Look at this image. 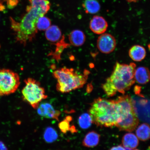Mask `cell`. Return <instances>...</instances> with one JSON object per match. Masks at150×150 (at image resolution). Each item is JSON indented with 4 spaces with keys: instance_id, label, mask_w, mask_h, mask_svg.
Returning <instances> with one entry per match:
<instances>
[{
    "instance_id": "cell-1",
    "label": "cell",
    "mask_w": 150,
    "mask_h": 150,
    "mask_svg": "<svg viewBox=\"0 0 150 150\" xmlns=\"http://www.w3.org/2000/svg\"><path fill=\"white\" fill-rule=\"evenodd\" d=\"M89 114L93 123L97 127H111L120 121V117L115 100L101 97L91 103Z\"/></svg>"
},
{
    "instance_id": "cell-2",
    "label": "cell",
    "mask_w": 150,
    "mask_h": 150,
    "mask_svg": "<svg viewBox=\"0 0 150 150\" xmlns=\"http://www.w3.org/2000/svg\"><path fill=\"white\" fill-rule=\"evenodd\" d=\"M27 12L20 22L11 19V27L14 32L15 39L24 46L35 38L38 31V20L40 17L44 16L40 11L31 5L27 6Z\"/></svg>"
},
{
    "instance_id": "cell-3",
    "label": "cell",
    "mask_w": 150,
    "mask_h": 150,
    "mask_svg": "<svg viewBox=\"0 0 150 150\" xmlns=\"http://www.w3.org/2000/svg\"><path fill=\"white\" fill-rule=\"evenodd\" d=\"M79 74L72 68L66 67L58 69L53 72V76L57 80L56 89L62 93H67L81 88L86 83L89 71H85Z\"/></svg>"
},
{
    "instance_id": "cell-4",
    "label": "cell",
    "mask_w": 150,
    "mask_h": 150,
    "mask_svg": "<svg viewBox=\"0 0 150 150\" xmlns=\"http://www.w3.org/2000/svg\"><path fill=\"white\" fill-rule=\"evenodd\" d=\"M136 65L134 63L129 64L117 62L110 79L117 92L124 95L130 89L136 81L134 72Z\"/></svg>"
},
{
    "instance_id": "cell-5",
    "label": "cell",
    "mask_w": 150,
    "mask_h": 150,
    "mask_svg": "<svg viewBox=\"0 0 150 150\" xmlns=\"http://www.w3.org/2000/svg\"><path fill=\"white\" fill-rule=\"evenodd\" d=\"M25 86L22 91V99L35 109L38 108L40 103L47 98L44 88L40 82L32 78L24 80Z\"/></svg>"
},
{
    "instance_id": "cell-6",
    "label": "cell",
    "mask_w": 150,
    "mask_h": 150,
    "mask_svg": "<svg viewBox=\"0 0 150 150\" xmlns=\"http://www.w3.org/2000/svg\"><path fill=\"white\" fill-rule=\"evenodd\" d=\"M20 84L19 76L10 69H0V96L14 93Z\"/></svg>"
},
{
    "instance_id": "cell-7",
    "label": "cell",
    "mask_w": 150,
    "mask_h": 150,
    "mask_svg": "<svg viewBox=\"0 0 150 150\" xmlns=\"http://www.w3.org/2000/svg\"><path fill=\"white\" fill-rule=\"evenodd\" d=\"M139 120L134 110L121 117V121L116 125L120 131L131 132L135 130Z\"/></svg>"
},
{
    "instance_id": "cell-8",
    "label": "cell",
    "mask_w": 150,
    "mask_h": 150,
    "mask_svg": "<svg viewBox=\"0 0 150 150\" xmlns=\"http://www.w3.org/2000/svg\"><path fill=\"white\" fill-rule=\"evenodd\" d=\"M97 47L101 52L109 54L114 51L117 45L116 39L111 35L103 33L97 40Z\"/></svg>"
},
{
    "instance_id": "cell-9",
    "label": "cell",
    "mask_w": 150,
    "mask_h": 150,
    "mask_svg": "<svg viewBox=\"0 0 150 150\" xmlns=\"http://www.w3.org/2000/svg\"><path fill=\"white\" fill-rule=\"evenodd\" d=\"M115 102L119 110L120 117L134 110V103L130 96L123 95L118 97Z\"/></svg>"
},
{
    "instance_id": "cell-10",
    "label": "cell",
    "mask_w": 150,
    "mask_h": 150,
    "mask_svg": "<svg viewBox=\"0 0 150 150\" xmlns=\"http://www.w3.org/2000/svg\"><path fill=\"white\" fill-rule=\"evenodd\" d=\"M37 109L38 113L41 117L47 119H55L59 121L61 112L59 110H55L50 103H41Z\"/></svg>"
},
{
    "instance_id": "cell-11",
    "label": "cell",
    "mask_w": 150,
    "mask_h": 150,
    "mask_svg": "<svg viewBox=\"0 0 150 150\" xmlns=\"http://www.w3.org/2000/svg\"><path fill=\"white\" fill-rule=\"evenodd\" d=\"M107 22L102 16H95L90 21L89 27L92 31L98 35L102 34L108 29Z\"/></svg>"
},
{
    "instance_id": "cell-12",
    "label": "cell",
    "mask_w": 150,
    "mask_h": 150,
    "mask_svg": "<svg viewBox=\"0 0 150 150\" xmlns=\"http://www.w3.org/2000/svg\"><path fill=\"white\" fill-rule=\"evenodd\" d=\"M134 78L139 84H145L150 81V71L147 67H140L136 69Z\"/></svg>"
},
{
    "instance_id": "cell-13",
    "label": "cell",
    "mask_w": 150,
    "mask_h": 150,
    "mask_svg": "<svg viewBox=\"0 0 150 150\" xmlns=\"http://www.w3.org/2000/svg\"><path fill=\"white\" fill-rule=\"evenodd\" d=\"M146 55L145 49L139 45H135L130 48L129 55L131 59L135 62H140L145 59Z\"/></svg>"
},
{
    "instance_id": "cell-14",
    "label": "cell",
    "mask_w": 150,
    "mask_h": 150,
    "mask_svg": "<svg viewBox=\"0 0 150 150\" xmlns=\"http://www.w3.org/2000/svg\"><path fill=\"white\" fill-rule=\"evenodd\" d=\"M100 137V135L96 131H90L84 137L82 142V145L86 147H95L98 145Z\"/></svg>"
},
{
    "instance_id": "cell-15",
    "label": "cell",
    "mask_w": 150,
    "mask_h": 150,
    "mask_svg": "<svg viewBox=\"0 0 150 150\" xmlns=\"http://www.w3.org/2000/svg\"><path fill=\"white\" fill-rule=\"evenodd\" d=\"M70 44L76 47H79L85 42L86 37L83 31L79 30H75L70 33L69 35Z\"/></svg>"
},
{
    "instance_id": "cell-16",
    "label": "cell",
    "mask_w": 150,
    "mask_h": 150,
    "mask_svg": "<svg viewBox=\"0 0 150 150\" xmlns=\"http://www.w3.org/2000/svg\"><path fill=\"white\" fill-rule=\"evenodd\" d=\"M122 144L127 149H136L139 144L137 137L133 133H127L124 135L122 139Z\"/></svg>"
},
{
    "instance_id": "cell-17",
    "label": "cell",
    "mask_w": 150,
    "mask_h": 150,
    "mask_svg": "<svg viewBox=\"0 0 150 150\" xmlns=\"http://www.w3.org/2000/svg\"><path fill=\"white\" fill-rule=\"evenodd\" d=\"M45 35L46 39L51 42H56L61 38L62 32L60 29L57 25H53L46 30Z\"/></svg>"
},
{
    "instance_id": "cell-18",
    "label": "cell",
    "mask_w": 150,
    "mask_h": 150,
    "mask_svg": "<svg viewBox=\"0 0 150 150\" xmlns=\"http://www.w3.org/2000/svg\"><path fill=\"white\" fill-rule=\"evenodd\" d=\"M136 132L139 139L146 141L150 138V126L147 123H142L138 127Z\"/></svg>"
},
{
    "instance_id": "cell-19",
    "label": "cell",
    "mask_w": 150,
    "mask_h": 150,
    "mask_svg": "<svg viewBox=\"0 0 150 150\" xmlns=\"http://www.w3.org/2000/svg\"><path fill=\"white\" fill-rule=\"evenodd\" d=\"M82 5L87 14L96 13L100 9V5L97 0H85Z\"/></svg>"
},
{
    "instance_id": "cell-20",
    "label": "cell",
    "mask_w": 150,
    "mask_h": 150,
    "mask_svg": "<svg viewBox=\"0 0 150 150\" xmlns=\"http://www.w3.org/2000/svg\"><path fill=\"white\" fill-rule=\"evenodd\" d=\"M31 6L36 8L45 15L49 11L50 4L48 0H29Z\"/></svg>"
},
{
    "instance_id": "cell-21",
    "label": "cell",
    "mask_w": 150,
    "mask_h": 150,
    "mask_svg": "<svg viewBox=\"0 0 150 150\" xmlns=\"http://www.w3.org/2000/svg\"><path fill=\"white\" fill-rule=\"evenodd\" d=\"M102 87L108 97L113 96L117 92V90L109 78L107 79L105 82L102 84Z\"/></svg>"
},
{
    "instance_id": "cell-22",
    "label": "cell",
    "mask_w": 150,
    "mask_h": 150,
    "mask_svg": "<svg viewBox=\"0 0 150 150\" xmlns=\"http://www.w3.org/2000/svg\"><path fill=\"white\" fill-rule=\"evenodd\" d=\"M92 120L89 113L82 114L79 118L78 124L79 126L83 129H87L91 126Z\"/></svg>"
},
{
    "instance_id": "cell-23",
    "label": "cell",
    "mask_w": 150,
    "mask_h": 150,
    "mask_svg": "<svg viewBox=\"0 0 150 150\" xmlns=\"http://www.w3.org/2000/svg\"><path fill=\"white\" fill-rule=\"evenodd\" d=\"M51 25L50 18L44 16H40L38 20L37 28L39 31H46Z\"/></svg>"
},
{
    "instance_id": "cell-24",
    "label": "cell",
    "mask_w": 150,
    "mask_h": 150,
    "mask_svg": "<svg viewBox=\"0 0 150 150\" xmlns=\"http://www.w3.org/2000/svg\"><path fill=\"white\" fill-rule=\"evenodd\" d=\"M58 134L56 131L52 127H48L45 130L44 138L47 142H53L57 139Z\"/></svg>"
},
{
    "instance_id": "cell-25",
    "label": "cell",
    "mask_w": 150,
    "mask_h": 150,
    "mask_svg": "<svg viewBox=\"0 0 150 150\" xmlns=\"http://www.w3.org/2000/svg\"><path fill=\"white\" fill-rule=\"evenodd\" d=\"M72 120V117L70 116H67L63 120L59 123V128L63 134H66L68 131H70L71 127L70 122Z\"/></svg>"
},
{
    "instance_id": "cell-26",
    "label": "cell",
    "mask_w": 150,
    "mask_h": 150,
    "mask_svg": "<svg viewBox=\"0 0 150 150\" xmlns=\"http://www.w3.org/2000/svg\"><path fill=\"white\" fill-rule=\"evenodd\" d=\"M7 6L9 8L16 6L18 3L19 0H6Z\"/></svg>"
},
{
    "instance_id": "cell-27",
    "label": "cell",
    "mask_w": 150,
    "mask_h": 150,
    "mask_svg": "<svg viewBox=\"0 0 150 150\" xmlns=\"http://www.w3.org/2000/svg\"><path fill=\"white\" fill-rule=\"evenodd\" d=\"M109 150H126L121 145L114 146Z\"/></svg>"
},
{
    "instance_id": "cell-28",
    "label": "cell",
    "mask_w": 150,
    "mask_h": 150,
    "mask_svg": "<svg viewBox=\"0 0 150 150\" xmlns=\"http://www.w3.org/2000/svg\"><path fill=\"white\" fill-rule=\"evenodd\" d=\"M0 150H8L5 144L1 141H0Z\"/></svg>"
},
{
    "instance_id": "cell-29",
    "label": "cell",
    "mask_w": 150,
    "mask_h": 150,
    "mask_svg": "<svg viewBox=\"0 0 150 150\" xmlns=\"http://www.w3.org/2000/svg\"><path fill=\"white\" fill-rule=\"evenodd\" d=\"M135 93H136V94H139L141 88L139 87V86H136L134 88Z\"/></svg>"
},
{
    "instance_id": "cell-30",
    "label": "cell",
    "mask_w": 150,
    "mask_h": 150,
    "mask_svg": "<svg viewBox=\"0 0 150 150\" xmlns=\"http://www.w3.org/2000/svg\"><path fill=\"white\" fill-rule=\"evenodd\" d=\"M127 1L130 2H136L137 1L139 0H127Z\"/></svg>"
},
{
    "instance_id": "cell-31",
    "label": "cell",
    "mask_w": 150,
    "mask_h": 150,
    "mask_svg": "<svg viewBox=\"0 0 150 150\" xmlns=\"http://www.w3.org/2000/svg\"><path fill=\"white\" fill-rule=\"evenodd\" d=\"M5 1V0H0V6L2 5L3 3Z\"/></svg>"
},
{
    "instance_id": "cell-32",
    "label": "cell",
    "mask_w": 150,
    "mask_h": 150,
    "mask_svg": "<svg viewBox=\"0 0 150 150\" xmlns=\"http://www.w3.org/2000/svg\"><path fill=\"white\" fill-rule=\"evenodd\" d=\"M148 47H149V50H150V44L149 45H148Z\"/></svg>"
},
{
    "instance_id": "cell-33",
    "label": "cell",
    "mask_w": 150,
    "mask_h": 150,
    "mask_svg": "<svg viewBox=\"0 0 150 150\" xmlns=\"http://www.w3.org/2000/svg\"><path fill=\"white\" fill-rule=\"evenodd\" d=\"M134 150H139V149H134Z\"/></svg>"
}]
</instances>
